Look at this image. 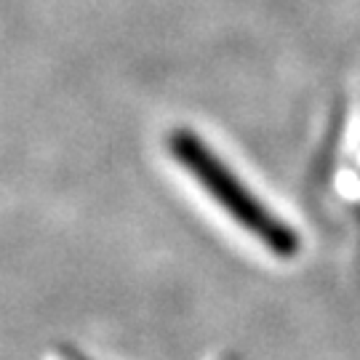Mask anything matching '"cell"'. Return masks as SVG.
Listing matches in <instances>:
<instances>
[{
	"instance_id": "cell-2",
	"label": "cell",
	"mask_w": 360,
	"mask_h": 360,
	"mask_svg": "<svg viewBox=\"0 0 360 360\" xmlns=\"http://www.w3.org/2000/svg\"><path fill=\"white\" fill-rule=\"evenodd\" d=\"M62 355H65L67 360H89V358H83V355H80V352H75V349H62Z\"/></svg>"
},
{
	"instance_id": "cell-1",
	"label": "cell",
	"mask_w": 360,
	"mask_h": 360,
	"mask_svg": "<svg viewBox=\"0 0 360 360\" xmlns=\"http://www.w3.org/2000/svg\"><path fill=\"white\" fill-rule=\"evenodd\" d=\"M168 153L245 232H251L272 254L288 259L299 251V235L259 198H254L251 190L232 174V168L198 134L176 129L168 136Z\"/></svg>"
}]
</instances>
